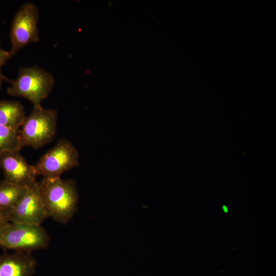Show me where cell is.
<instances>
[{
  "label": "cell",
  "instance_id": "cell-1",
  "mask_svg": "<svg viewBox=\"0 0 276 276\" xmlns=\"http://www.w3.org/2000/svg\"><path fill=\"white\" fill-rule=\"evenodd\" d=\"M39 183L49 217L66 224L77 211L78 194L75 181L59 177L43 178Z\"/></svg>",
  "mask_w": 276,
  "mask_h": 276
},
{
  "label": "cell",
  "instance_id": "cell-2",
  "mask_svg": "<svg viewBox=\"0 0 276 276\" xmlns=\"http://www.w3.org/2000/svg\"><path fill=\"white\" fill-rule=\"evenodd\" d=\"M7 81L9 95L24 98L33 105L41 104L49 96L55 82L51 73L37 66L19 68L16 79Z\"/></svg>",
  "mask_w": 276,
  "mask_h": 276
},
{
  "label": "cell",
  "instance_id": "cell-3",
  "mask_svg": "<svg viewBox=\"0 0 276 276\" xmlns=\"http://www.w3.org/2000/svg\"><path fill=\"white\" fill-rule=\"evenodd\" d=\"M57 115L55 109L33 105L19 130L23 146L38 149L51 142L56 134Z\"/></svg>",
  "mask_w": 276,
  "mask_h": 276
},
{
  "label": "cell",
  "instance_id": "cell-4",
  "mask_svg": "<svg viewBox=\"0 0 276 276\" xmlns=\"http://www.w3.org/2000/svg\"><path fill=\"white\" fill-rule=\"evenodd\" d=\"M50 240L41 225L9 222L0 229V247L4 250L31 252L45 248Z\"/></svg>",
  "mask_w": 276,
  "mask_h": 276
},
{
  "label": "cell",
  "instance_id": "cell-5",
  "mask_svg": "<svg viewBox=\"0 0 276 276\" xmlns=\"http://www.w3.org/2000/svg\"><path fill=\"white\" fill-rule=\"evenodd\" d=\"M39 18L37 7L31 3L24 4L15 13L10 32V57L27 45L40 39L37 22Z\"/></svg>",
  "mask_w": 276,
  "mask_h": 276
},
{
  "label": "cell",
  "instance_id": "cell-6",
  "mask_svg": "<svg viewBox=\"0 0 276 276\" xmlns=\"http://www.w3.org/2000/svg\"><path fill=\"white\" fill-rule=\"evenodd\" d=\"M79 154L76 148L66 139L57 141L35 165L37 175L43 178L59 177L78 166Z\"/></svg>",
  "mask_w": 276,
  "mask_h": 276
},
{
  "label": "cell",
  "instance_id": "cell-7",
  "mask_svg": "<svg viewBox=\"0 0 276 276\" xmlns=\"http://www.w3.org/2000/svg\"><path fill=\"white\" fill-rule=\"evenodd\" d=\"M49 217L40 194L39 183L28 186L26 191L9 213L10 222L41 225Z\"/></svg>",
  "mask_w": 276,
  "mask_h": 276
},
{
  "label": "cell",
  "instance_id": "cell-8",
  "mask_svg": "<svg viewBox=\"0 0 276 276\" xmlns=\"http://www.w3.org/2000/svg\"><path fill=\"white\" fill-rule=\"evenodd\" d=\"M0 168L5 180L22 186L36 181L37 175L34 165L28 164L20 151L0 153Z\"/></svg>",
  "mask_w": 276,
  "mask_h": 276
},
{
  "label": "cell",
  "instance_id": "cell-9",
  "mask_svg": "<svg viewBox=\"0 0 276 276\" xmlns=\"http://www.w3.org/2000/svg\"><path fill=\"white\" fill-rule=\"evenodd\" d=\"M36 265L37 261L30 252L0 255V276H32Z\"/></svg>",
  "mask_w": 276,
  "mask_h": 276
},
{
  "label": "cell",
  "instance_id": "cell-10",
  "mask_svg": "<svg viewBox=\"0 0 276 276\" xmlns=\"http://www.w3.org/2000/svg\"><path fill=\"white\" fill-rule=\"evenodd\" d=\"M23 105L18 101H0V125L19 131L26 118Z\"/></svg>",
  "mask_w": 276,
  "mask_h": 276
},
{
  "label": "cell",
  "instance_id": "cell-11",
  "mask_svg": "<svg viewBox=\"0 0 276 276\" xmlns=\"http://www.w3.org/2000/svg\"><path fill=\"white\" fill-rule=\"evenodd\" d=\"M27 187L5 179L0 181V210L9 215L24 194Z\"/></svg>",
  "mask_w": 276,
  "mask_h": 276
},
{
  "label": "cell",
  "instance_id": "cell-12",
  "mask_svg": "<svg viewBox=\"0 0 276 276\" xmlns=\"http://www.w3.org/2000/svg\"><path fill=\"white\" fill-rule=\"evenodd\" d=\"M23 147L19 131L0 125V153L20 151Z\"/></svg>",
  "mask_w": 276,
  "mask_h": 276
},
{
  "label": "cell",
  "instance_id": "cell-13",
  "mask_svg": "<svg viewBox=\"0 0 276 276\" xmlns=\"http://www.w3.org/2000/svg\"><path fill=\"white\" fill-rule=\"evenodd\" d=\"M10 58H11V57L9 51H5L1 48L0 38V80L2 81L7 80L8 79V78L3 74L2 68Z\"/></svg>",
  "mask_w": 276,
  "mask_h": 276
},
{
  "label": "cell",
  "instance_id": "cell-14",
  "mask_svg": "<svg viewBox=\"0 0 276 276\" xmlns=\"http://www.w3.org/2000/svg\"><path fill=\"white\" fill-rule=\"evenodd\" d=\"M10 222L8 213L0 210V229L7 225Z\"/></svg>",
  "mask_w": 276,
  "mask_h": 276
},
{
  "label": "cell",
  "instance_id": "cell-15",
  "mask_svg": "<svg viewBox=\"0 0 276 276\" xmlns=\"http://www.w3.org/2000/svg\"><path fill=\"white\" fill-rule=\"evenodd\" d=\"M2 83H3V81L0 80V89L2 87Z\"/></svg>",
  "mask_w": 276,
  "mask_h": 276
}]
</instances>
